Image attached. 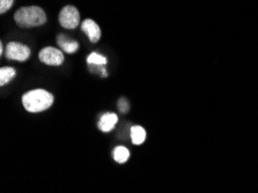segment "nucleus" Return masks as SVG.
<instances>
[{"label": "nucleus", "mask_w": 258, "mask_h": 193, "mask_svg": "<svg viewBox=\"0 0 258 193\" xmlns=\"http://www.w3.org/2000/svg\"><path fill=\"white\" fill-rule=\"evenodd\" d=\"M14 0H0V13H5L9 11L12 5H13Z\"/></svg>", "instance_id": "14"}, {"label": "nucleus", "mask_w": 258, "mask_h": 193, "mask_svg": "<svg viewBox=\"0 0 258 193\" xmlns=\"http://www.w3.org/2000/svg\"><path fill=\"white\" fill-rule=\"evenodd\" d=\"M130 157V152H128L127 148L123 147V146H119V147H116L114 151V159L116 162L118 163H124L126 162Z\"/></svg>", "instance_id": "11"}, {"label": "nucleus", "mask_w": 258, "mask_h": 193, "mask_svg": "<svg viewBox=\"0 0 258 193\" xmlns=\"http://www.w3.org/2000/svg\"><path fill=\"white\" fill-rule=\"evenodd\" d=\"M131 139L135 145H142L146 139V131L142 126H134L131 128Z\"/></svg>", "instance_id": "9"}, {"label": "nucleus", "mask_w": 258, "mask_h": 193, "mask_svg": "<svg viewBox=\"0 0 258 193\" xmlns=\"http://www.w3.org/2000/svg\"><path fill=\"white\" fill-rule=\"evenodd\" d=\"M87 62L88 65H100V66H104L107 64V58L102 54L100 53H96V52H93L88 56L87 58Z\"/></svg>", "instance_id": "12"}, {"label": "nucleus", "mask_w": 258, "mask_h": 193, "mask_svg": "<svg viewBox=\"0 0 258 193\" xmlns=\"http://www.w3.org/2000/svg\"><path fill=\"white\" fill-rule=\"evenodd\" d=\"M14 20L18 26L22 28H33V27H40L46 22L45 12L38 6L21 7L20 10L15 12Z\"/></svg>", "instance_id": "2"}, {"label": "nucleus", "mask_w": 258, "mask_h": 193, "mask_svg": "<svg viewBox=\"0 0 258 193\" xmlns=\"http://www.w3.org/2000/svg\"><path fill=\"white\" fill-rule=\"evenodd\" d=\"M57 43L58 45L68 53H74L78 49H79L78 42L71 41V39H69L65 35H59V36L57 37Z\"/></svg>", "instance_id": "8"}, {"label": "nucleus", "mask_w": 258, "mask_h": 193, "mask_svg": "<svg viewBox=\"0 0 258 193\" xmlns=\"http://www.w3.org/2000/svg\"><path fill=\"white\" fill-rule=\"evenodd\" d=\"M53 95L44 89H35L22 96V103L27 111L41 112L48 110L53 104Z\"/></svg>", "instance_id": "1"}, {"label": "nucleus", "mask_w": 258, "mask_h": 193, "mask_svg": "<svg viewBox=\"0 0 258 193\" xmlns=\"http://www.w3.org/2000/svg\"><path fill=\"white\" fill-rule=\"evenodd\" d=\"M6 58L10 60L25 61L30 56V49L18 42H10L6 48Z\"/></svg>", "instance_id": "4"}, {"label": "nucleus", "mask_w": 258, "mask_h": 193, "mask_svg": "<svg viewBox=\"0 0 258 193\" xmlns=\"http://www.w3.org/2000/svg\"><path fill=\"white\" fill-rule=\"evenodd\" d=\"M38 57H40V60L42 62L51 66H59L64 61V53H62V51L51 48V46L42 49Z\"/></svg>", "instance_id": "5"}, {"label": "nucleus", "mask_w": 258, "mask_h": 193, "mask_svg": "<svg viewBox=\"0 0 258 193\" xmlns=\"http://www.w3.org/2000/svg\"><path fill=\"white\" fill-rule=\"evenodd\" d=\"M15 76H17V71L13 68H2L0 70V86L9 84Z\"/></svg>", "instance_id": "10"}, {"label": "nucleus", "mask_w": 258, "mask_h": 193, "mask_svg": "<svg viewBox=\"0 0 258 193\" xmlns=\"http://www.w3.org/2000/svg\"><path fill=\"white\" fill-rule=\"evenodd\" d=\"M89 70L92 71V72H97L99 74H101V77H108V73H107V70H105L104 66H100V65H89Z\"/></svg>", "instance_id": "13"}, {"label": "nucleus", "mask_w": 258, "mask_h": 193, "mask_svg": "<svg viewBox=\"0 0 258 193\" xmlns=\"http://www.w3.org/2000/svg\"><path fill=\"white\" fill-rule=\"evenodd\" d=\"M118 108L122 112H127L128 111V103L125 98H120L118 102Z\"/></svg>", "instance_id": "15"}, {"label": "nucleus", "mask_w": 258, "mask_h": 193, "mask_svg": "<svg viewBox=\"0 0 258 193\" xmlns=\"http://www.w3.org/2000/svg\"><path fill=\"white\" fill-rule=\"evenodd\" d=\"M59 23L66 29H74L80 23V13L77 7L72 5L65 6L59 13Z\"/></svg>", "instance_id": "3"}, {"label": "nucleus", "mask_w": 258, "mask_h": 193, "mask_svg": "<svg viewBox=\"0 0 258 193\" xmlns=\"http://www.w3.org/2000/svg\"><path fill=\"white\" fill-rule=\"evenodd\" d=\"M81 30L87 35V37L92 43L99 42V39L101 38V29L99 25H97L94 20H85V21L81 23Z\"/></svg>", "instance_id": "6"}, {"label": "nucleus", "mask_w": 258, "mask_h": 193, "mask_svg": "<svg viewBox=\"0 0 258 193\" xmlns=\"http://www.w3.org/2000/svg\"><path fill=\"white\" fill-rule=\"evenodd\" d=\"M118 121L116 113H104L99 121V128L102 132H110Z\"/></svg>", "instance_id": "7"}]
</instances>
